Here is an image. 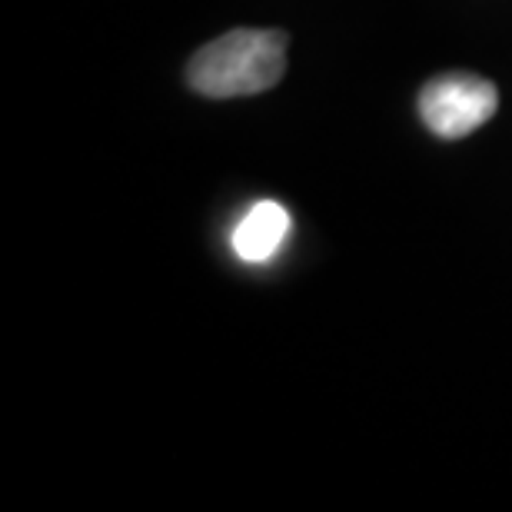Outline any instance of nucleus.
Masks as SVG:
<instances>
[{"label": "nucleus", "instance_id": "obj_1", "mask_svg": "<svg viewBox=\"0 0 512 512\" xmlns=\"http://www.w3.org/2000/svg\"><path fill=\"white\" fill-rule=\"evenodd\" d=\"M286 70V34L280 30H230L193 54L187 84L203 97L227 100L263 94Z\"/></svg>", "mask_w": 512, "mask_h": 512}, {"label": "nucleus", "instance_id": "obj_2", "mask_svg": "<svg viewBox=\"0 0 512 512\" xmlns=\"http://www.w3.org/2000/svg\"><path fill=\"white\" fill-rule=\"evenodd\" d=\"M499 90L479 74H439L419 90V117L443 140H459L493 120Z\"/></svg>", "mask_w": 512, "mask_h": 512}, {"label": "nucleus", "instance_id": "obj_3", "mask_svg": "<svg viewBox=\"0 0 512 512\" xmlns=\"http://www.w3.org/2000/svg\"><path fill=\"white\" fill-rule=\"evenodd\" d=\"M286 233H290V213L280 203L263 200L237 223V230H233V250H237L243 263H266L283 247Z\"/></svg>", "mask_w": 512, "mask_h": 512}]
</instances>
